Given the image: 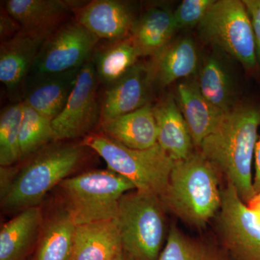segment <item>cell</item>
<instances>
[{
    "label": "cell",
    "instance_id": "484cf974",
    "mask_svg": "<svg viewBox=\"0 0 260 260\" xmlns=\"http://www.w3.org/2000/svg\"><path fill=\"white\" fill-rule=\"evenodd\" d=\"M198 87L203 96L224 113L230 112L232 107V88L230 80L223 65L210 57L200 73Z\"/></svg>",
    "mask_w": 260,
    "mask_h": 260
},
{
    "label": "cell",
    "instance_id": "277c9868",
    "mask_svg": "<svg viewBox=\"0 0 260 260\" xmlns=\"http://www.w3.org/2000/svg\"><path fill=\"white\" fill-rule=\"evenodd\" d=\"M82 145L93 149L107 162L109 170L125 177L137 190L161 197L175 161L157 143L152 148H128L103 134L90 133Z\"/></svg>",
    "mask_w": 260,
    "mask_h": 260
},
{
    "label": "cell",
    "instance_id": "836d02e7",
    "mask_svg": "<svg viewBox=\"0 0 260 260\" xmlns=\"http://www.w3.org/2000/svg\"><path fill=\"white\" fill-rule=\"evenodd\" d=\"M111 260H133L131 258L129 257V256L127 255V254L123 250L121 251L119 254H118L117 255L114 256V258H112Z\"/></svg>",
    "mask_w": 260,
    "mask_h": 260
},
{
    "label": "cell",
    "instance_id": "5bb4252c",
    "mask_svg": "<svg viewBox=\"0 0 260 260\" xmlns=\"http://www.w3.org/2000/svg\"><path fill=\"white\" fill-rule=\"evenodd\" d=\"M80 69L57 74L32 75L25 88L23 102L54 120L66 106Z\"/></svg>",
    "mask_w": 260,
    "mask_h": 260
},
{
    "label": "cell",
    "instance_id": "44dd1931",
    "mask_svg": "<svg viewBox=\"0 0 260 260\" xmlns=\"http://www.w3.org/2000/svg\"><path fill=\"white\" fill-rule=\"evenodd\" d=\"M176 30L173 12L155 7L135 20L129 37L140 55L155 56L170 44Z\"/></svg>",
    "mask_w": 260,
    "mask_h": 260
},
{
    "label": "cell",
    "instance_id": "8992f818",
    "mask_svg": "<svg viewBox=\"0 0 260 260\" xmlns=\"http://www.w3.org/2000/svg\"><path fill=\"white\" fill-rule=\"evenodd\" d=\"M59 186L77 225L116 220L121 198L135 190L131 181L109 169L67 178Z\"/></svg>",
    "mask_w": 260,
    "mask_h": 260
},
{
    "label": "cell",
    "instance_id": "d6986e66",
    "mask_svg": "<svg viewBox=\"0 0 260 260\" xmlns=\"http://www.w3.org/2000/svg\"><path fill=\"white\" fill-rule=\"evenodd\" d=\"M122 251L116 220L77 225L72 260H111Z\"/></svg>",
    "mask_w": 260,
    "mask_h": 260
},
{
    "label": "cell",
    "instance_id": "7a4b0ae2",
    "mask_svg": "<svg viewBox=\"0 0 260 260\" xmlns=\"http://www.w3.org/2000/svg\"><path fill=\"white\" fill-rule=\"evenodd\" d=\"M221 174L200 151L174 164L160 197L167 211L193 229L201 230L216 218L222 205Z\"/></svg>",
    "mask_w": 260,
    "mask_h": 260
},
{
    "label": "cell",
    "instance_id": "ba28073f",
    "mask_svg": "<svg viewBox=\"0 0 260 260\" xmlns=\"http://www.w3.org/2000/svg\"><path fill=\"white\" fill-rule=\"evenodd\" d=\"M220 244L235 260H260V222L230 183L215 218Z\"/></svg>",
    "mask_w": 260,
    "mask_h": 260
},
{
    "label": "cell",
    "instance_id": "8fae6325",
    "mask_svg": "<svg viewBox=\"0 0 260 260\" xmlns=\"http://www.w3.org/2000/svg\"><path fill=\"white\" fill-rule=\"evenodd\" d=\"M152 83L150 65L135 64L106 90L101 105V120L114 119L148 104V89Z\"/></svg>",
    "mask_w": 260,
    "mask_h": 260
},
{
    "label": "cell",
    "instance_id": "83f0119b",
    "mask_svg": "<svg viewBox=\"0 0 260 260\" xmlns=\"http://www.w3.org/2000/svg\"><path fill=\"white\" fill-rule=\"evenodd\" d=\"M23 102L5 108L0 115V165L9 167L21 158L19 135Z\"/></svg>",
    "mask_w": 260,
    "mask_h": 260
},
{
    "label": "cell",
    "instance_id": "3957f363",
    "mask_svg": "<svg viewBox=\"0 0 260 260\" xmlns=\"http://www.w3.org/2000/svg\"><path fill=\"white\" fill-rule=\"evenodd\" d=\"M167 212L154 193L135 189L123 195L116 222L123 250L132 259H158L170 228Z\"/></svg>",
    "mask_w": 260,
    "mask_h": 260
},
{
    "label": "cell",
    "instance_id": "f1b7e54d",
    "mask_svg": "<svg viewBox=\"0 0 260 260\" xmlns=\"http://www.w3.org/2000/svg\"><path fill=\"white\" fill-rule=\"evenodd\" d=\"M214 3V0H184L173 12L177 30L199 25Z\"/></svg>",
    "mask_w": 260,
    "mask_h": 260
},
{
    "label": "cell",
    "instance_id": "9c48e42d",
    "mask_svg": "<svg viewBox=\"0 0 260 260\" xmlns=\"http://www.w3.org/2000/svg\"><path fill=\"white\" fill-rule=\"evenodd\" d=\"M99 41V38L77 20L64 24L46 39L30 73L57 74L80 69L90 60Z\"/></svg>",
    "mask_w": 260,
    "mask_h": 260
},
{
    "label": "cell",
    "instance_id": "4dcf8cb0",
    "mask_svg": "<svg viewBox=\"0 0 260 260\" xmlns=\"http://www.w3.org/2000/svg\"><path fill=\"white\" fill-rule=\"evenodd\" d=\"M20 30L21 27L18 22L8 14L6 10L2 11L0 15V35L3 42L15 37Z\"/></svg>",
    "mask_w": 260,
    "mask_h": 260
},
{
    "label": "cell",
    "instance_id": "9a60e30c",
    "mask_svg": "<svg viewBox=\"0 0 260 260\" xmlns=\"http://www.w3.org/2000/svg\"><path fill=\"white\" fill-rule=\"evenodd\" d=\"M47 36L18 34L2 42L0 47V80L7 88H18L26 78Z\"/></svg>",
    "mask_w": 260,
    "mask_h": 260
},
{
    "label": "cell",
    "instance_id": "cb8c5ba5",
    "mask_svg": "<svg viewBox=\"0 0 260 260\" xmlns=\"http://www.w3.org/2000/svg\"><path fill=\"white\" fill-rule=\"evenodd\" d=\"M158 260H232V256L221 244L191 237L172 224Z\"/></svg>",
    "mask_w": 260,
    "mask_h": 260
},
{
    "label": "cell",
    "instance_id": "ac0fdd59",
    "mask_svg": "<svg viewBox=\"0 0 260 260\" xmlns=\"http://www.w3.org/2000/svg\"><path fill=\"white\" fill-rule=\"evenodd\" d=\"M158 128V144L174 160H184L194 147L182 112L174 98L169 96L153 107Z\"/></svg>",
    "mask_w": 260,
    "mask_h": 260
},
{
    "label": "cell",
    "instance_id": "4316f807",
    "mask_svg": "<svg viewBox=\"0 0 260 260\" xmlns=\"http://www.w3.org/2000/svg\"><path fill=\"white\" fill-rule=\"evenodd\" d=\"M51 141H54L52 121L23 102L19 135L21 158L35 153Z\"/></svg>",
    "mask_w": 260,
    "mask_h": 260
},
{
    "label": "cell",
    "instance_id": "6da1fadb",
    "mask_svg": "<svg viewBox=\"0 0 260 260\" xmlns=\"http://www.w3.org/2000/svg\"><path fill=\"white\" fill-rule=\"evenodd\" d=\"M260 109L244 106L234 108L198 149L235 187L246 205L254 196L251 165L257 143Z\"/></svg>",
    "mask_w": 260,
    "mask_h": 260
},
{
    "label": "cell",
    "instance_id": "5b68a950",
    "mask_svg": "<svg viewBox=\"0 0 260 260\" xmlns=\"http://www.w3.org/2000/svg\"><path fill=\"white\" fill-rule=\"evenodd\" d=\"M83 157L82 146L62 145L44 150L20 171L2 193L5 209L23 210L37 206L76 169Z\"/></svg>",
    "mask_w": 260,
    "mask_h": 260
},
{
    "label": "cell",
    "instance_id": "f546056e",
    "mask_svg": "<svg viewBox=\"0 0 260 260\" xmlns=\"http://www.w3.org/2000/svg\"><path fill=\"white\" fill-rule=\"evenodd\" d=\"M243 3L250 18L255 40L256 56L260 60V0H244Z\"/></svg>",
    "mask_w": 260,
    "mask_h": 260
},
{
    "label": "cell",
    "instance_id": "d6a6232c",
    "mask_svg": "<svg viewBox=\"0 0 260 260\" xmlns=\"http://www.w3.org/2000/svg\"><path fill=\"white\" fill-rule=\"evenodd\" d=\"M247 206L249 209L255 214L256 218L260 222V193L256 194L248 203Z\"/></svg>",
    "mask_w": 260,
    "mask_h": 260
},
{
    "label": "cell",
    "instance_id": "1f68e13d",
    "mask_svg": "<svg viewBox=\"0 0 260 260\" xmlns=\"http://www.w3.org/2000/svg\"><path fill=\"white\" fill-rule=\"evenodd\" d=\"M255 174L253 178V189L256 194L260 193V138L255 147Z\"/></svg>",
    "mask_w": 260,
    "mask_h": 260
},
{
    "label": "cell",
    "instance_id": "e0dca14e",
    "mask_svg": "<svg viewBox=\"0 0 260 260\" xmlns=\"http://www.w3.org/2000/svg\"><path fill=\"white\" fill-rule=\"evenodd\" d=\"M42 223V210L34 206L4 224L0 232V260H26L37 246Z\"/></svg>",
    "mask_w": 260,
    "mask_h": 260
},
{
    "label": "cell",
    "instance_id": "603a6c76",
    "mask_svg": "<svg viewBox=\"0 0 260 260\" xmlns=\"http://www.w3.org/2000/svg\"><path fill=\"white\" fill-rule=\"evenodd\" d=\"M198 58L194 42L189 38L169 44L154 56L150 65L153 82L167 86L176 80L194 74Z\"/></svg>",
    "mask_w": 260,
    "mask_h": 260
},
{
    "label": "cell",
    "instance_id": "4fadbf2b",
    "mask_svg": "<svg viewBox=\"0 0 260 260\" xmlns=\"http://www.w3.org/2000/svg\"><path fill=\"white\" fill-rule=\"evenodd\" d=\"M83 2L69 0H8L5 10L18 22L22 31L50 36L70 12Z\"/></svg>",
    "mask_w": 260,
    "mask_h": 260
},
{
    "label": "cell",
    "instance_id": "7402d4cb",
    "mask_svg": "<svg viewBox=\"0 0 260 260\" xmlns=\"http://www.w3.org/2000/svg\"><path fill=\"white\" fill-rule=\"evenodd\" d=\"M77 225L64 208L43 225L32 260H72Z\"/></svg>",
    "mask_w": 260,
    "mask_h": 260
},
{
    "label": "cell",
    "instance_id": "ffe728a7",
    "mask_svg": "<svg viewBox=\"0 0 260 260\" xmlns=\"http://www.w3.org/2000/svg\"><path fill=\"white\" fill-rule=\"evenodd\" d=\"M177 95L193 143L199 149L203 140L216 129L226 113L203 96L198 83L180 84L177 88Z\"/></svg>",
    "mask_w": 260,
    "mask_h": 260
},
{
    "label": "cell",
    "instance_id": "7c38bea8",
    "mask_svg": "<svg viewBox=\"0 0 260 260\" xmlns=\"http://www.w3.org/2000/svg\"><path fill=\"white\" fill-rule=\"evenodd\" d=\"M75 13L77 21L89 31L112 42L129 37L136 20L128 5L118 0H94Z\"/></svg>",
    "mask_w": 260,
    "mask_h": 260
},
{
    "label": "cell",
    "instance_id": "52a82bcc",
    "mask_svg": "<svg viewBox=\"0 0 260 260\" xmlns=\"http://www.w3.org/2000/svg\"><path fill=\"white\" fill-rule=\"evenodd\" d=\"M198 30L205 41L237 59L246 69L256 66L254 32L243 1H215L198 25Z\"/></svg>",
    "mask_w": 260,
    "mask_h": 260
},
{
    "label": "cell",
    "instance_id": "2e32d148",
    "mask_svg": "<svg viewBox=\"0 0 260 260\" xmlns=\"http://www.w3.org/2000/svg\"><path fill=\"white\" fill-rule=\"evenodd\" d=\"M102 134L129 148L145 150L158 143L153 109L148 104L134 112L102 121Z\"/></svg>",
    "mask_w": 260,
    "mask_h": 260
},
{
    "label": "cell",
    "instance_id": "30bf717a",
    "mask_svg": "<svg viewBox=\"0 0 260 260\" xmlns=\"http://www.w3.org/2000/svg\"><path fill=\"white\" fill-rule=\"evenodd\" d=\"M98 76L93 61L82 67L62 112L52 121L54 141L87 136L101 119L97 100Z\"/></svg>",
    "mask_w": 260,
    "mask_h": 260
},
{
    "label": "cell",
    "instance_id": "d4e9b609",
    "mask_svg": "<svg viewBox=\"0 0 260 260\" xmlns=\"http://www.w3.org/2000/svg\"><path fill=\"white\" fill-rule=\"evenodd\" d=\"M140 56L130 37L113 42L99 51L93 61L98 78L107 83H114L136 64Z\"/></svg>",
    "mask_w": 260,
    "mask_h": 260
}]
</instances>
